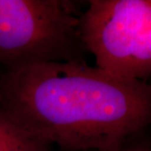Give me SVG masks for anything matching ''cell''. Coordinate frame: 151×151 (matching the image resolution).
Returning a JSON list of instances; mask_svg holds the SVG:
<instances>
[{
    "instance_id": "obj_1",
    "label": "cell",
    "mask_w": 151,
    "mask_h": 151,
    "mask_svg": "<svg viewBox=\"0 0 151 151\" xmlns=\"http://www.w3.org/2000/svg\"><path fill=\"white\" fill-rule=\"evenodd\" d=\"M0 111L64 151H120L151 123V84L81 60L34 64L1 77Z\"/></svg>"
},
{
    "instance_id": "obj_2",
    "label": "cell",
    "mask_w": 151,
    "mask_h": 151,
    "mask_svg": "<svg viewBox=\"0 0 151 151\" xmlns=\"http://www.w3.org/2000/svg\"><path fill=\"white\" fill-rule=\"evenodd\" d=\"M73 3L0 0V65L7 70L78 59L83 43Z\"/></svg>"
},
{
    "instance_id": "obj_3",
    "label": "cell",
    "mask_w": 151,
    "mask_h": 151,
    "mask_svg": "<svg viewBox=\"0 0 151 151\" xmlns=\"http://www.w3.org/2000/svg\"><path fill=\"white\" fill-rule=\"evenodd\" d=\"M80 29L96 68L129 81L151 77V0H91Z\"/></svg>"
},
{
    "instance_id": "obj_4",
    "label": "cell",
    "mask_w": 151,
    "mask_h": 151,
    "mask_svg": "<svg viewBox=\"0 0 151 151\" xmlns=\"http://www.w3.org/2000/svg\"><path fill=\"white\" fill-rule=\"evenodd\" d=\"M0 151H51L0 111Z\"/></svg>"
},
{
    "instance_id": "obj_5",
    "label": "cell",
    "mask_w": 151,
    "mask_h": 151,
    "mask_svg": "<svg viewBox=\"0 0 151 151\" xmlns=\"http://www.w3.org/2000/svg\"><path fill=\"white\" fill-rule=\"evenodd\" d=\"M120 151H147V150H144L142 148H132V147H129V148H127L126 145L123 147L122 149Z\"/></svg>"
}]
</instances>
